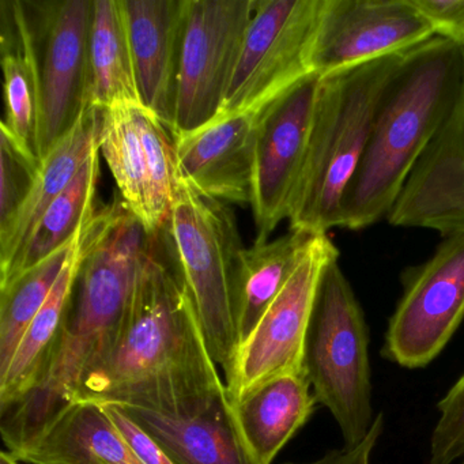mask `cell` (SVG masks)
Listing matches in <instances>:
<instances>
[{
  "instance_id": "1",
  "label": "cell",
  "mask_w": 464,
  "mask_h": 464,
  "mask_svg": "<svg viewBox=\"0 0 464 464\" xmlns=\"http://www.w3.org/2000/svg\"><path fill=\"white\" fill-rule=\"evenodd\" d=\"M227 395L164 227L140 263L115 343L83 376L74 403L188 418Z\"/></svg>"
},
{
  "instance_id": "2",
  "label": "cell",
  "mask_w": 464,
  "mask_h": 464,
  "mask_svg": "<svg viewBox=\"0 0 464 464\" xmlns=\"http://www.w3.org/2000/svg\"><path fill=\"white\" fill-rule=\"evenodd\" d=\"M464 78V51L433 37L418 45L385 93L371 140L342 202L341 227L385 218L410 173L450 118Z\"/></svg>"
},
{
  "instance_id": "3",
  "label": "cell",
  "mask_w": 464,
  "mask_h": 464,
  "mask_svg": "<svg viewBox=\"0 0 464 464\" xmlns=\"http://www.w3.org/2000/svg\"><path fill=\"white\" fill-rule=\"evenodd\" d=\"M415 48L320 77L308 150L287 219L290 230L327 235L341 227L344 192L371 140L380 105Z\"/></svg>"
},
{
  "instance_id": "4",
  "label": "cell",
  "mask_w": 464,
  "mask_h": 464,
  "mask_svg": "<svg viewBox=\"0 0 464 464\" xmlns=\"http://www.w3.org/2000/svg\"><path fill=\"white\" fill-rule=\"evenodd\" d=\"M165 233L211 357L227 379L238 349L235 290L246 249L235 213L179 176Z\"/></svg>"
},
{
  "instance_id": "5",
  "label": "cell",
  "mask_w": 464,
  "mask_h": 464,
  "mask_svg": "<svg viewBox=\"0 0 464 464\" xmlns=\"http://www.w3.org/2000/svg\"><path fill=\"white\" fill-rule=\"evenodd\" d=\"M323 273L309 322L304 368L317 403L338 423L344 445L365 439L372 404L369 328L362 306L338 262Z\"/></svg>"
},
{
  "instance_id": "6",
  "label": "cell",
  "mask_w": 464,
  "mask_h": 464,
  "mask_svg": "<svg viewBox=\"0 0 464 464\" xmlns=\"http://www.w3.org/2000/svg\"><path fill=\"white\" fill-rule=\"evenodd\" d=\"M14 7L36 70L42 161L91 107L89 36L93 2L14 0Z\"/></svg>"
},
{
  "instance_id": "7",
  "label": "cell",
  "mask_w": 464,
  "mask_h": 464,
  "mask_svg": "<svg viewBox=\"0 0 464 464\" xmlns=\"http://www.w3.org/2000/svg\"><path fill=\"white\" fill-rule=\"evenodd\" d=\"M325 0H256L221 115H259L316 74L314 51Z\"/></svg>"
},
{
  "instance_id": "8",
  "label": "cell",
  "mask_w": 464,
  "mask_h": 464,
  "mask_svg": "<svg viewBox=\"0 0 464 464\" xmlns=\"http://www.w3.org/2000/svg\"><path fill=\"white\" fill-rule=\"evenodd\" d=\"M256 0H186L172 137L221 112Z\"/></svg>"
},
{
  "instance_id": "9",
  "label": "cell",
  "mask_w": 464,
  "mask_h": 464,
  "mask_svg": "<svg viewBox=\"0 0 464 464\" xmlns=\"http://www.w3.org/2000/svg\"><path fill=\"white\" fill-rule=\"evenodd\" d=\"M401 282L403 295L388 322L382 355L401 368H425L464 319V233L445 237Z\"/></svg>"
},
{
  "instance_id": "10",
  "label": "cell",
  "mask_w": 464,
  "mask_h": 464,
  "mask_svg": "<svg viewBox=\"0 0 464 464\" xmlns=\"http://www.w3.org/2000/svg\"><path fill=\"white\" fill-rule=\"evenodd\" d=\"M339 251L328 235L314 238L286 286L238 346L225 379L232 404L274 377L304 371L305 341L323 273Z\"/></svg>"
},
{
  "instance_id": "11",
  "label": "cell",
  "mask_w": 464,
  "mask_h": 464,
  "mask_svg": "<svg viewBox=\"0 0 464 464\" xmlns=\"http://www.w3.org/2000/svg\"><path fill=\"white\" fill-rule=\"evenodd\" d=\"M320 75H309L257 115L254 199L256 241L265 243L289 219L305 162Z\"/></svg>"
},
{
  "instance_id": "12",
  "label": "cell",
  "mask_w": 464,
  "mask_h": 464,
  "mask_svg": "<svg viewBox=\"0 0 464 464\" xmlns=\"http://www.w3.org/2000/svg\"><path fill=\"white\" fill-rule=\"evenodd\" d=\"M436 37L411 0H325L314 51L320 77Z\"/></svg>"
},
{
  "instance_id": "13",
  "label": "cell",
  "mask_w": 464,
  "mask_h": 464,
  "mask_svg": "<svg viewBox=\"0 0 464 464\" xmlns=\"http://www.w3.org/2000/svg\"><path fill=\"white\" fill-rule=\"evenodd\" d=\"M385 218L393 227L436 230L444 237L464 233V78L450 118Z\"/></svg>"
},
{
  "instance_id": "14",
  "label": "cell",
  "mask_w": 464,
  "mask_h": 464,
  "mask_svg": "<svg viewBox=\"0 0 464 464\" xmlns=\"http://www.w3.org/2000/svg\"><path fill=\"white\" fill-rule=\"evenodd\" d=\"M257 115L232 113L176 135L178 173L192 188L224 203L254 199Z\"/></svg>"
},
{
  "instance_id": "15",
  "label": "cell",
  "mask_w": 464,
  "mask_h": 464,
  "mask_svg": "<svg viewBox=\"0 0 464 464\" xmlns=\"http://www.w3.org/2000/svg\"><path fill=\"white\" fill-rule=\"evenodd\" d=\"M143 105L168 130L175 121L186 0H123Z\"/></svg>"
},
{
  "instance_id": "16",
  "label": "cell",
  "mask_w": 464,
  "mask_h": 464,
  "mask_svg": "<svg viewBox=\"0 0 464 464\" xmlns=\"http://www.w3.org/2000/svg\"><path fill=\"white\" fill-rule=\"evenodd\" d=\"M121 407L175 464H262L244 440L227 395L202 414L188 418Z\"/></svg>"
},
{
  "instance_id": "17",
  "label": "cell",
  "mask_w": 464,
  "mask_h": 464,
  "mask_svg": "<svg viewBox=\"0 0 464 464\" xmlns=\"http://www.w3.org/2000/svg\"><path fill=\"white\" fill-rule=\"evenodd\" d=\"M9 453L31 464H145L93 403L72 404Z\"/></svg>"
},
{
  "instance_id": "18",
  "label": "cell",
  "mask_w": 464,
  "mask_h": 464,
  "mask_svg": "<svg viewBox=\"0 0 464 464\" xmlns=\"http://www.w3.org/2000/svg\"><path fill=\"white\" fill-rule=\"evenodd\" d=\"M316 403L304 369L268 380L233 404V410L249 450L260 463L273 464L308 422Z\"/></svg>"
},
{
  "instance_id": "19",
  "label": "cell",
  "mask_w": 464,
  "mask_h": 464,
  "mask_svg": "<svg viewBox=\"0 0 464 464\" xmlns=\"http://www.w3.org/2000/svg\"><path fill=\"white\" fill-rule=\"evenodd\" d=\"M100 121L102 112L91 105L74 129L42 160L34 191L9 240L0 246V282H4L17 265L45 211L72 183L92 151L99 146Z\"/></svg>"
},
{
  "instance_id": "20",
  "label": "cell",
  "mask_w": 464,
  "mask_h": 464,
  "mask_svg": "<svg viewBox=\"0 0 464 464\" xmlns=\"http://www.w3.org/2000/svg\"><path fill=\"white\" fill-rule=\"evenodd\" d=\"M316 236L289 230L276 240L255 243L244 249L235 290L238 346L286 286Z\"/></svg>"
},
{
  "instance_id": "21",
  "label": "cell",
  "mask_w": 464,
  "mask_h": 464,
  "mask_svg": "<svg viewBox=\"0 0 464 464\" xmlns=\"http://www.w3.org/2000/svg\"><path fill=\"white\" fill-rule=\"evenodd\" d=\"M89 63L92 107L143 105L123 0H93Z\"/></svg>"
},
{
  "instance_id": "22",
  "label": "cell",
  "mask_w": 464,
  "mask_h": 464,
  "mask_svg": "<svg viewBox=\"0 0 464 464\" xmlns=\"http://www.w3.org/2000/svg\"><path fill=\"white\" fill-rule=\"evenodd\" d=\"M88 224L83 225L78 232L69 259L53 292L26 328L9 368L5 373L0 374V410L12 406L34 388L50 357L53 342L58 336L67 309L72 303L82 260L83 238Z\"/></svg>"
},
{
  "instance_id": "23",
  "label": "cell",
  "mask_w": 464,
  "mask_h": 464,
  "mask_svg": "<svg viewBox=\"0 0 464 464\" xmlns=\"http://www.w3.org/2000/svg\"><path fill=\"white\" fill-rule=\"evenodd\" d=\"M140 105L119 104L100 111L99 145L126 208L157 235L151 213L150 181L138 123Z\"/></svg>"
},
{
  "instance_id": "24",
  "label": "cell",
  "mask_w": 464,
  "mask_h": 464,
  "mask_svg": "<svg viewBox=\"0 0 464 464\" xmlns=\"http://www.w3.org/2000/svg\"><path fill=\"white\" fill-rule=\"evenodd\" d=\"M0 6L4 21L2 67L6 104V118L2 126L9 130L25 150L39 159V92L34 58L15 14L14 0H4Z\"/></svg>"
},
{
  "instance_id": "25",
  "label": "cell",
  "mask_w": 464,
  "mask_h": 464,
  "mask_svg": "<svg viewBox=\"0 0 464 464\" xmlns=\"http://www.w3.org/2000/svg\"><path fill=\"white\" fill-rule=\"evenodd\" d=\"M100 157L102 153L99 145L92 151L72 183L45 211L17 265L10 276L0 282V286L69 246L81 227L93 218L97 211L94 198L100 179Z\"/></svg>"
},
{
  "instance_id": "26",
  "label": "cell",
  "mask_w": 464,
  "mask_h": 464,
  "mask_svg": "<svg viewBox=\"0 0 464 464\" xmlns=\"http://www.w3.org/2000/svg\"><path fill=\"white\" fill-rule=\"evenodd\" d=\"M75 237L69 246L0 286V374L9 368L26 328L53 292Z\"/></svg>"
},
{
  "instance_id": "27",
  "label": "cell",
  "mask_w": 464,
  "mask_h": 464,
  "mask_svg": "<svg viewBox=\"0 0 464 464\" xmlns=\"http://www.w3.org/2000/svg\"><path fill=\"white\" fill-rule=\"evenodd\" d=\"M138 123L148 162L154 227L160 233L169 218L178 186L175 140L164 121L145 105L138 107Z\"/></svg>"
},
{
  "instance_id": "28",
  "label": "cell",
  "mask_w": 464,
  "mask_h": 464,
  "mask_svg": "<svg viewBox=\"0 0 464 464\" xmlns=\"http://www.w3.org/2000/svg\"><path fill=\"white\" fill-rule=\"evenodd\" d=\"M40 161L23 148L6 127L0 129V246L6 243L25 208L37 176Z\"/></svg>"
},
{
  "instance_id": "29",
  "label": "cell",
  "mask_w": 464,
  "mask_h": 464,
  "mask_svg": "<svg viewBox=\"0 0 464 464\" xmlns=\"http://www.w3.org/2000/svg\"><path fill=\"white\" fill-rule=\"evenodd\" d=\"M430 436V464H450L464 456V373L439 401Z\"/></svg>"
},
{
  "instance_id": "30",
  "label": "cell",
  "mask_w": 464,
  "mask_h": 464,
  "mask_svg": "<svg viewBox=\"0 0 464 464\" xmlns=\"http://www.w3.org/2000/svg\"><path fill=\"white\" fill-rule=\"evenodd\" d=\"M100 406V404H99ZM107 417L113 423L119 433L126 440L129 447L137 453L145 464H175L167 455L161 445L135 423L119 404H102Z\"/></svg>"
},
{
  "instance_id": "31",
  "label": "cell",
  "mask_w": 464,
  "mask_h": 464,
  "mask_svg": "<svg viewBox=\"0 0 464 464\" xmlns=\"http://www.w3.org/2000/svg\"><path fill=\"white\" fill-rule=\"evenodd\" d=\"M436 36L464 48V0H411Z\"/></svg>"
},
{
  "instance_id": "32",
  "label": "cell",
  "mask_w": 464,
  "mask_h": 464,
  "mask_svg": "<svg viewBox=\"0 0 464 464\" xmlns=\"http://www.w3.org/2000/svg\"><path fill=\"white\" fill-rule=\"evenodd\" d=\"M384 430V415L382 412L376 415L371 430L366 434L365 439L361 440L355 445H343L338 450H328L322 458L306 463H285V464H371L372 453L382 437Z\"/></svg>"
},
{
  "instance_id": "33",
  "label": "cell",
  "mask_w": 464,
  "mask_h": 464,
  "mask_svg": "<svg viewBox=\"0 0 464 464\" xmlns=\"http://www.w3.org/2000/svg\"><path fill=\"white\" fill-rule=\"evenodd\" d=\"M0 464H20V461L13 458L7 450H2V453H0Z\"/></svg>"
},
{
  "instance_id": "34",
  "label": "cell",
  "mask_w": 464,
  "mask_h": 464,
  "mask_svg": "<svg viewBox=\"0 0 464 464\" xmlns=\"http://www.w3.org/2000/svg\"><path fill=\"white\" fill-rule=\"evenodd\" d=\"M464 464V463H463Z\"/></svg>"
}]
</instances>
